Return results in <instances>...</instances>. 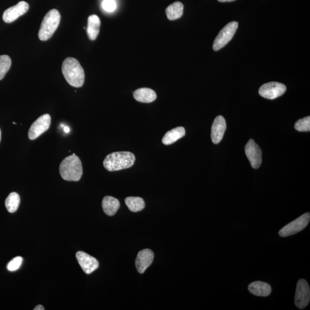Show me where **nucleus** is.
Returning <instances> with one entry per match:
<instances>
[{"instance_id": "f257e3e1", "label": "nucleus", "mask_w": 310, "mask_h": 310, "mask_svg": "<svg viewBox=\"0 0 310 310\" xmlns=\"http://www.w3.org/2000/svg\"><path fill=\"white\" fill-rule=\"evenodd\" d=\"M62 73L67 82L75 88H80L85 82L84 70L78 60L74 58H67L62 64Z\"/></svg>"}, {"instance_id": "f03ea898", "label": "nucleus", "mask_w": 310, "mask_h": 310, "mask_svg": "<svg viewBox=\"0 0 310 310\" xmlns=\"http://www.w3.org/2000/svg\"><path fill=\"white\" fill-rule=\"evenodd\" d=\"M136 157L130 152H116L110 154L103 161V166L109 171L128 169L134 166Z\"/></svg>"}, {"instance_id": "7ed1b4c3", "label": "nucleus", "mask_w": 310, "mask_h": 310, "mask_svg": "<svg viewBox=\"0 0 310 310\" xmlns=\"http://www.w3.org/2000/svg\"><path fill=\"white\" fill-rule=\"evenodd\" d=\"M59 172L64 180L79 181L83 174L82 162L79 157L73 154L66 157L60 164Z\"/></svg>"}, {"instance_id": "20e7f679", "label": "nucleus", "mask_w": 310, "mask_h": 310, "mask_svg": "<svg viewBox=\"0 0 310 310\" xmlns=\"http://www.w3.org/2000/svg\"><path fill=\"white\" fill-rule=\"evenodd\" d=\"M60 15L57 9H52L44 16L41 22L39 38L41 41H46L53 36L59 26Z\"/></svg>"}, {"instance_id": "39448f33", "label": "nucleus", "mask_w": 310, "mask_h": 310, "mask_svg": "<svg viewBox=\"0 0 310 310\" xmlns=\"http://www.w3.org/2000/svg\"><path fill=\"white\" fill-rule=\"evenodd\" d=\"M238 23L232 21L222 29L217 37L215 38L213 48L215 51L221 50L232 40L236 32Z\"/></svg>"}, {"instance_id": "423d86ee", "label": "nucleus", "mask_w": 310, "mask_h": 310, "mask_svg": "<svg viewBox=\"0 0 310 310\" xmlns=\"http://www.w3.org/2000/svg\"><path fill=\"white\" fill-rule=\"evenodd\" d=\"M310 220V213H306L305 214L300 216L295 220L284 226L282 229H280L279 234L280 237H286L298 233L307 227V226L309 224Z\"/></svg>"}, {"instance_id": "0eeeda50", "label": "nucleus", "mask_w": 310, "mask_h": 310, "mask_svg": "<svg viewBox=\"0 0 310 310\" xmlns=\"http://www.w3.org/2000/svg\"><path fill=\"white\" fill-rule=\"evenodd\" d=\"M310 300V290L309 284L305 279H300L297 283L295 303L297 308L303 309L309 305Z\"/></svg>"}, {"instance_id": "6e6552de", "label": "nucleus", "mask_w": 310, "mask_h": 310, "mask_svg": "<svg viewBox=\"0 0 310 310\" xmlns=\"http://www.w3.org/2000/svg\"><path fill=\"white\" fill-rule=\"evenodd\" d=\"M51 118L50 115L45 114L39 117L32 124L28 131V137L31 140H34L49 129Z\"/></svg>"}, {"instance_id": "1a4fd4ad", "label": "nucleus", "mask_w": 310, "mask_h": 310, "mask_svg": "<svg viewBox=\"0 0 310 310\" xmlns=\"http://www.w3.org/2000/svg\"><path fill=\"white\" fill-rule=\"evenodd\" d=\"M286 89V86L283 83L271 82L261 86L258 93L265 98L274 99L284 95Z\"/></svg>"}, {"instance_id": "9d476101", "label": "nucleus", "mask_w": 310, "mask_h": 310, "mask_svg": "<svg viewBox=\"0 0 310 310\" xmlns=\"http://www.w3.org/2000/svg\"><path fill=\"white\" fill-rule=\"evenodd\" d=\"M245 154L252 167L257 169L262 163V151L252 139L249 140L245 148Z\"/></svg>"}, {"instance_id": "9b49d317", "label": "nucleus", "mask_w": 310, "mask_h": 310, "mask_svg": "<svg viewBox=\"0 0 310 310\" xmlns=\"http://www.w3.org/2000/svg\"><path fill=\"white\" fill-rule=\"evenodd\" d=\"M30 6L25 1H20L18 4L6 9L2 16L3 20L7 23H11L21 16L24 15L28 11Z\"/></svg>"}, {"instance_id": "f8f14e48", "label": "nucleus", "mask_w": 310, "mask_h": 310, "mask_svg": "<svg viewBox=\"0 0 310 310\" xmlns=\"http://www.w3.org/2000/svg\"><path fill=\"white\" fill-rule=\"evenodd\" d=\"M78 262L86 274H90L98 269L99 263L96 258L90 256L84 252L79 251L76 254Z\"/></svg>"}, {"instance_id": "ddd939ff", "label": "nucleus", "mask_w": 310, "mask_h": 310, "mask_svg": "<svg viewBox=\"0 0 310 310\" xmlns=\"http://www.w3.org/2000/svg\"><path fill=\"white\" fill-rule=\"evenodd\" d=\"M226 129L227 123L225 119L222 116H217L214 119L212 127L211 137L213 143L218 144L220 143L224 137Z\"/></svg>"}, {"instance_id": "4468645a", "label": "nucleus", "mask_w": 310, "mask_h": 310, "mask_svg": "<svg viewBox=\"0 0 310 310\" xmlns=\"http://www.w3.org/2000/svg\"><path fill=\"white\" fill-rule=\"evenodd\" d=\"M154 258V254L151 250L145 249L140 251L136 260V267L138 272L141 274L144 273L153 263Z\"/></svg>"}, {"instance_id": "2eb2a0df", "label": "nucleus", "mask_w": 310, "mask_h": 310, "mask_svg": "<svg viewBox=\"0 0 310 310\" xmlns=\"http://www.w3.org/2000/svg\"><path fill=\"white\" fill-rule=\"evenodd\" d=\"M250 292L254 295L266 297L272 292V288L269 284L260 281L252 283L248 286Z\"/></svg>"}, {"instance_id": "dca6fc26", "label": "nucleus", "mask_w": 310, "mask_h": 310, "mask_svg": "<svg viewBox=\"0 0 310 310\" xmlns=\"http://www.w3.org/2000/svg\"><path fill=\"white\" fill-rule=\"evenodd\" d=\"M134 97L137 101L142 103L153 102L157 98L156 93L149 88L138 89L134 93Z\"/></svg>"}, {"instance_id": "f3484780", "label": "nucleus", "mask_w": 310, "mask_h": 310, "mask_svg": "<svg viewBox=\"0 0 310 310\" xmlns=\"http://www.w3.org/2000/svg\"><path fill=\"white\" fill-rule=\"evenodd\" d=\"M102 209L106 215H114L118 211L120 203L117 199L111 196H106L102 200Z\"/></svg>"}, {"instance_id": "a211bd4d", "label": "nucleus", "mask_w": 310, "mask_h": 310, "mask_svg": "<svg viewBox=\"0 0 310 310\" xmlns=\"http://www.w3.org/2000/svg\"><path fill=\"white\" fill-rule=\"evenodd\" d=\"M100 26H101V21L98 16L95 15L89 16L87 33L90 40H95L97 38L99 33Z\"/></svg>"}, {"instance_id": "6ab92c4d", "label": "nucleus", "mask_w": 310, "mask_h": 310, "mask_svg": "<svg viewBox=\"0 0 310 310\" xmlns=\"http://www.w3.org/2000/svg\"><path fill=\"white\" fill-rule=\"evenodd\" d=\"M186 131L182 127L174 128L172 130L168 131L162 138V143L164 145H169L172 144L180 138L185 136Z\"/></svg>"}, {"instance_id": "aec40b11", "label": "nucleus", "mask_w": 310, "mask_h": 310, "mask_svg": "<svg viewBox=\"0 0 310 310\" xmlns=\"http://www.w3.org/2000/svg\"><path fill=\"white\" fill-rule=\"evenodd\" d=\"M184 6L182 2L176 1L166 8L167 18L170 20H175L182 17L183 14Z\"/></svg>"}, {"instance_id": "412c9836", "label": "nucleus", "mask_w": 310, "mask_h": 310, "mask_svg": "<svg viewBox=\"0 0 310 310\" xmlns=\"http://www.w3.org/2000/svg\"><path fill=\"white\" fill-rule=\"evenodd\" d=\"M126 205L132 212H138L143 211L145 204L143 198L140 197L129 196L125 200Z\"/></svg>"}, {"instance_id": "4be33fe9", "label": "nucleus", "mask_w": 310, "mask_h": 310, "mask_svg": "<svg viewBox=\"0 0 310 310\" xmlns=\"http://www.w3.org/2000/svg\"><path fill=\"white\" fill-rule=\"evenodd\" d=\"M20 203V196L16 193H11L5 200V206L9 213H14L18 211Z\"/></svg>"}, {"instance_id": "5701e85b", "label": "nucleus", "mask_w": 310, "mask_h": 310, "mask_svg": "<svg viewBox=\"0 0 310 310\" xmlns=\"http://www.w3.org/2000/svg\"><path fill=\"white\" fill-rule=\"evenodd\" d=\"M11 58L6 55L0 56V80L4 78L11 67Z\"/></svg>"}, {"instance_id": "b1692460", "label": "nucleus", "mask_w": 310, "mask_h": 310, "mask_svg": "<svg viewBox=\"0 0 310 310\" xmlns=\"http://www.w3.org/2000/svg\"><path fill=\"white\" fill-rule=\"evenodd\" d=\"M296 131L299 132H309L310 131V117H306L299 119L294 126Z\"/></svg>"}, {"instance_id": "393cba45", "label": "nucleus", "mask_w": 310, "mask_h": 310, "mask_svg": "<svg viewBox=\"0 0 310 310\" xmlns=\"http://www.w3.org/2000/svg\"><path fill=\"white\" fill-rule=\"evenodd\" d=\"M22 261H23V258L20 256L13 258L7 265L8 270L11 271V272L18 270L21 266Z\"/></svg>"}, {"instance_id": "a878e982", "label": "nucleus", "mask_w": 310, "mask_h": 310, "mask_svg": "<svg viewBox=\"0 0 310 310\" xmlns=\"http://www.w3.org/2000/svg\"><path fill=\"white\" fill-rule=\"evenodd\" d=\"M102 8L107 12H112L116 9L115 0H103L102 4Z\"/></svg>"}, {"instance_id": "bb28decb", "label": "nucleus", "mask_w": 310, "mask_h": 310, "mask_svg": "<svg viewBox=\"0 0 310 310\" xmlns=\"http://www.w3.org/2000/svg\"><path fill=\"white\" fill-rule=\"evenodd\" d=\"M34 310H44L45 309L43 306L38 305L37 306L35 307Z\"/></svg>"}, {"instance_id": "cd10ccee", "label": "nucleus", "mask_w": 310, "mask_h": 310, "mask_svg": "<svg viewBox=\"0 0 310 310\" xmlns=\"http://www.w3.org/2000/svg\"><path fill=\"white\" fill-rule=\"evenodd\" d=\"M63 130H64V132H65V133L68 134V133H69L70 131V129L69 127H64L63 128Z\"/></svg>"}, {"instance_id": "c85d7f7f", "label": "nucleus", "mask_w": 310, "mask_h": 310, "mask_svg": "<svg viewBox=\"0 0 310 310\" xmlns=\"http://www.w3.org/2000/svg\"><path fill=\"white\" fill-rule=\"evenodd\" d=\"M218 1L221 2H226L234 1L235 0H218Z\"/></svg>"}, {"instance_id": "c756f323", "label": "nucleus", "mask_w": 310, "mask_h": 310, "mask_svg": "<svg viewBox=\"0 0 310 310\" xmlns=\"http://www.w3.org/2000/svg\"><path fill=\"white\" fill-rule=\"evenodd\" d=\"M1 129H0V141H1Z\"/></svg>"}, {"instance_id": "7c9ffc66", "label": "nucleus", "mask_w": 310, "mask_h": 310, "mask_svg": "<svg viewBox=\"0 0 310 310\" xmlns=\"http://www.w3.org/2000/svg\"><path fill=\"white\" fill-rule=\"evenodd\" d=\"M13 124H16V123H15V122H13Z\"/></svg>"}]
</instances>
